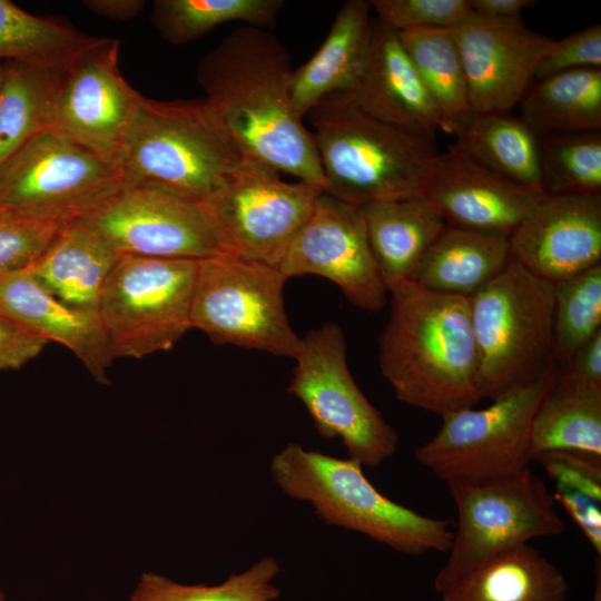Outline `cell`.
<instances>
[{"label":"cell","instance_id":"6da1fadb","mask_svg":"<svg viewBox=\"0 0 601 601\" xmlns=\"http://www.w3.org/2000/svg\"><path fill=\"white\" fill-rule=\"evenodd\" d=\"M285 46L263 28L242 26L205 55L196 78L245 156L325 190L312 131L292 96Z\"/></svg>","mask_w":601,"mask_h":601},{"label":"cell","instance_id":"7a4b0ae2","mask_svg":"<svg viewBox=\"0 0 601 601\" xmlns=\"http://www.w3.org/2000/svg\"><path fill=\"white\" fill-rule=\"evenodd\" d=\"M390 318L378 341L383 377L396 397L441 417L480 400L479 361L469 298L414 282L391 289Z\"/></svg>","mask_w":601,"mask_h":601},{"label":"cell","instance_id":"3957f363","mask_svg":"<svg viewBox=\"0 0 601 601\" xmlns=\"http://www.w3.org/2000/svg\"><path fill=\"white\" fill-rule=\"evenodd\" d=\"M244 158L205 98L142 97L115 168L120 187L154 188L204 204Z\"/></svg>","mask_w":601,"mask_h":601},{"label":"cell","instance_id":"277c9868","mask_svg":"<svg viewBox=\"0 0 601 601\" xmlns=\"http://www.w3.org/2000/svg\"><path fill=\"white\" fill-rule=\"evenodd\" d=\"M306 116L326 194L357 207L421 195L435 142L373 117L348 92L324 97Z\"/></svg>","mask_w":601,"mask_h":601},{"label":"cell","instance_id":"5b68a950","mask_svg":"<svg viewBox=\"0 0 601 601\" xmlns=\"http://www.w3.org/2000/svg\"><path fill=\"white\" fill-rule=\"evenodd\" d=\"M362 465L289 443L270 463L275 483L288 496L312 504L328 525L363 533L398 552H449L453 531L446 520L423 515L383 495Z\"/></svg>","mask_w":601,"mask_h":601},{"label":"cell","instance_id":"8992f818","mask_svg":"<svg viewBox=\"0 0 601 601\" xmlns=\"http://www.w3.org/2000/svg\"><path fill=\"white\" fill-rule=\"evenodd\" d=\"M469 304L481 400L493 401L556 372L553 283L512 258Z\"/></svg>","mask_w":601,"mask_h":601},{"label":"cell","instance_id":"52a82bcc","mask_svg":"<svg viewBox=\"0 0 601 601\" xmlns=\"http://www.w3.org/2000/svg\"><path fill=\"white\" fill-rule=\"evenodd\" d=\"M288 278L270 265L221 254L198 260L190 324L218 345L295 357L300 337L284 305Z\"/></svg>","mask_w":601,"mask_h":601},{"label":"cell","instance_id":"ba28073f","mask_svg":"<svg viewBox=\"0 0 601 601\" xmlns=\"http://www.w3.org/2000/svg\"><path fill=\"white\" fill-rule=\"evenodd\" d=\"M447 486L457 528L447 561L434 578L439 593L508 550L564 531L553 495L530 467L499 481Z\"/></svg>","mask_w":601,"mask_h":601},{"label":"cell","instance_id":"9c48e42d","mask_svg":"<svg viewBox=\"0 0 601 601\" xmlns=\"http://www.w3.org/2000/svg\"><path fill=\"white\" fill-rule=\"evenodd\" d=\"M197 266L191 259L119 256L98 306L112 359L167 351L191 328Z\"/></svg>","mask_w":601,"mask_h":601},{"label":"cell","instance_id":"30bf717a","mask_svg":"<svg viewBox=\"0 0 601 601\" xmlns=\"http://www.w3.org/2000/svg\"><path fill=\"white\" fill-rule=\"evenodd\" d=\"M553 375L509 392L487 407L442 416L437 433L415 451L417 462L446 483H487L529 467L531 424Z\"/></svg>","mask_w":601,"mask_h":601},{"label":"cell","instance_id":"8fae6325","mask_svg":"<svg viewBox=\"0 0 601 601\" xmlns=\"http://www.w3.org/2000/svg\"><path fill=\"white\" fill-rule=\"evenodd\" d=\"M294 358L287 392L304 404L321 436L341 437L348 459L361 465L376 466L395 453L397 433L352 377L338 325L311 329Z\"/></svg>","mask_w":601,"mask_h":601},{"label":"cell","instance_id":"7c38bea8","mask_svg":"<svg viewBox=\"0 0 601 601\" xmlns=\"http://www.w3.org/2000/svg\"><path fill=\"white\" fill-rule=\"evenodd\" d=\"M119 188L111 164L51 129L0 165V211L60 224L88 215Z\"/></svg>","mask_w":601,"mask_h":601},{"label":"cell","instance_id":"4fadbf2b","mask_svg":"<svg viewBox=\"0 0 601 601\" xmlns=\"http://www.w3.org/2000/svg\"><path fill=\"white\" fill-rule=\"evenodd\" d=\"M324 189L296 180L249 156L204 203L229 255L278 267Z\"/></svg>","mask_w":601,"mask_h":601},{"label":"cell","instance_id":"5bb4252c","mask_svg":"<svg viewBox=\"0 0 601 601\" xmlns=\"http://www.w3.org/2000/svg\"><path fill=\"white\" fill-rule=\"evenodd\" d=\"M118 255L200 260L228 254L204 204L146 187H120L78 219Z\"/></svg>","mask_w":601,"mask_h":601},{"label":"cell","instance_id":"9a60e30c","mask_svg":"<svg viewBox=\"0 0 601 601\" xmlns=\"http://www.w3.org/2000/svg\"><path fill=\"white\" fill-rule=\"evenodd\" d=\"M120 41L98 38L67 67L50 128L115 167L144 96L124 78Z\"/></svg>","mask_w":601,"mask_h":601},{"label":"cell","instance_id":"2e32d148","mask_svg":"<svg viewBox=\"0 0 601 601\" xmlns=\"http://www.w3.org/2000/svg\"><path fill=\"white\" fill-rule=\"evenodd\" d=\"M278 269L287 277L317 275L336 284L362 309L381 311L387 288L359 207L325 191L289 244Z\"/></svg>","mask_w":601,"mask_h":601},{"label":"cell","instance_id":"e0dca14e","mask_svg":"<svg viewBox=\"0 0 601 601\" xmlns=\"http://www.w3.org/2000/svg\"><path fill=\"white\" fill-rule=\"evenodd\" d=\"M452 32L473 114L508 112L520 102L552 41L521 18H489L472 10Z\"/></svg>","mask_w":601,"mask_h":601},{"label":"cell","instance_id":"ac0fdd59","mask_svg":"<svg viewBox=\"0 0 601 601\" xmlns=\"http://www.w3.org/2000/svg\"><path fill=\"white\" fill-rule=\"evenodd\" d=\"M544 196L495 175L453 146L432 158L420 195L447 225L506 236Z\"/></svg>","mask_w":601,"mask_h":601},{"label":"cell","instance_id":"d6986e66","mask_svg":"<svg viewBox=\"0 0 601 601\" xmlns=\"http://www.w3.org/2000/svg\"><path fill=\"white\" fill-rule=\"evenodd\" d=\"M511 257L556 283L601 264V195H545L509 236Z\"/></svg>","mask_w":601,"mask_h":601},{"label":"cell","instance_id":"ffe728a7","mask_svg":"<svg viewBox=\"0 0 601 601\" xmlns=\"http://www.w3.org/2000/svg\"><path fill=\"white\" fill-rule=\"evenodd\" d=\"M0 316L45 342L73 353L100 384L112 363L98 311L71 306L47 290L28 269L0 277Z\"/></svg>","mask_w":601,"mask_h":601},{"label":"cell","instance_id":"44dd1931","mask_svg":"<svg viewBox=\"0 0 601 601\" xmlns=\"http://www.w3.org/2000/svg\"><path fill=\"white\" fill-rule=\"evenodd\" d=\"M373 117L435 142L442 120L397 32L374 23L365 73L349 93Z\"/></svg>","mask_w":601,"mask_h":601},{"label":"cell","instance_id":"7402d4cb","mask_svg":"<svg viewBox=\"0 0 601 601\" xmlns=\"http://www.w3.org/2000/svg\"><path fill=\"white\" fill-rule=\"evenodd\" d=\"M370 9L368 1H346L317 51L293 70L292 96L302 118L324 97L358 88L373 36Z\"/></svg>","mask_w":601,"mask_h":601},{"label":"cell","instance_id":"603a6c76","mask_svg":"<svg viewBox=\"0 0 601 601\" xmlns=\"http://www.w3.org/2000/svg\"><path fill=\"white\" fill-rule=\"evenodd\" d=\"M368 242L387 292L413 282L445 220L420 196L359 207Z\"/></svg>","mask_w":601,"mask_h":601},{"label":"cell","instance_id":"cb8c5ba5","mask_svg":"<svg viewBox=\"0 0 601 601\" xmlns=\"http://www.w3.org/2000/svg\"><path fill=\"white\" fill-rule=\"evenodd\" d=\"M511 259L509 236L446 225L426 250L413 282L437 294L470 298Z\"/></svg>","mask_w":601,"mask_h":601},{"label":"cell","instance_id":"d4e9b609","mask_svg":"<svg viewBox=\"0 0 601 601\" xmlns=\"http://www.w3.org/2000/svg\"><path fill=\"white\" fill-rule=\"evenodd\" d=\"M119 256L75 220L61 227L27 269L60 300L98 311L101 292Z\"/></svg>","mask_w":601,"mask_h":601},{"label":"cell","instance_id":"484cf974","mask_svg":"<svg viewBox=\"0 0 601 601\" xmlns=\"http://www.w3.org/2000/svg\"><path fill=\"white\" fill-rule=\"evenodd\" d=\"M560 569L529 544L508 550L441 592V601H565Z\"/></svg>","mask_w":601,"mask_h":601},{"label":"cell","instance_id":"4316f807","mask_svg":"<svg viewBox=\"0 0 601 601\" xmlns=\"http://www.w3.org/2000/svg\"><path fill=\"white\" fill-rule=\"evenodd\" d=\"M533 459L552 450L601 456V385L555 372L531 424Z\"/></svg>","mask_w":601,"mask_h":601},{"label":"cell","instance_id":"83f0119b","mask_svg":"<svg viewBox=\"0 0 601 601\" xmlns=\"http://www.w3.org/2000/svg\"><path fill=\"white\" fill-rule=\"evenodd\" d=\"M70 62H3L0 165L35 135L50 128L55 101Z\"/></svg>","mask_w":601,"mask_h":601},{"label":"cell","instance_id":"f1b7e54d","mask_svg":"<svg viewBox=\"0 0 601 601\" xmlns=\"http://www.w3.org/2000/svg\"><path fill=\"white\" fill-rule=\"evenodd\" d=\"M520 102V119L536 137L598 131L601 68L568 70L540 79Z\"/></svg>","mask_w":601,"mask_h":601},{"label":"cell","instance_id":"f546056e","mask_svg":"<svg viewBox=\"0 0 601 601\" xmlns=\"http://www.w3.org/2000/svg\"><path fill=\"white\" fill-rule=\"evenodd\" d=\"M453 147L476 164L515 184L541 187L539 139L508 112L473 114Z\"/></svg>","mask_w":601,"mask_h":601},{"label":"cell","instance_id":"4dcf8cb0","mask_svg":"<svg viewBox=\"0 0 601 601\" xmlns=\"http://www.w3.org/2000/svg\"><path fill=\"white\" fill-rule=\"evenodd\" d=\"M397 35L440 115L443 132L456 135L473 111L452 29H415Z\"/></svg>","mask_w":601,"mask_h":601},{"label":"cell","instance_id":"1f68e13d","mask_svg":"<svg viewBox=\"0 0 601 601\" xmlns=\"http://www.w3.org/2000/svg\"><path fill=\"white\" fill-rule=\"evenodd\" d=\"M284 3L282 0H156L150 20L166 42L178 46L233 21L263 29L273 27Z\"/></svg>","mask_w":601,"mask_h":601},{"label":"cell","instance_id":"d6a6232c","mask_svg":"<svg viewBox=\"0 0 601 601\" xmlns=\"http://www.w3.org/2000/svg\"><path fill=\"white\" fill-rule=\"evenodd\" d=\"M98 38L58 20L32 14L9 0H0L1 62L68 63Z\"/></svg>","mask_w":601,"mask_h":601},{"label":"cell","instance_id":"836d02e7","mask_svg":"<svg viewBox=\"0 0 601 601\" xmlns=\"http://www.w3.org/2000/svg\"><path fill=\"white\" fill-rule=\"evenodd\" d=\"M545 195H601V132L538 137Z\"/></svg>","mask_w":601,"mask_h":601},{"label":"cell","instance_id":"e575fe53","mask_svg":"<svg viewBox=\"0 0 601 601\" xmlns=\"http://www.w3.org/2000/svg\"><path fill=\"white\" fill-rule=\"evenodd\" d=\"M279 570V564L273 556H264L249 569L231 574L216 585L181 584L154 572H144L129 600L273 601L280 593L273 584Z\"/></svg>","mask_w":601,"mask_h":601},{"label":"cell","instance_id":"d590c367","mask_svg":"<svg viewBox=\"0 0 601 601\" xmlns=\"http://www.w3.org/2000/svg\"><path fill=\"white\" fill-rule=\"evenodd\" d=\"M553 329L558 366L601 331V264L554 283Z\"/></svg>","mask_w":601,"mask_h":601},{"label":"cell","instance_id":"8d00e7d4","mask_svg":"<svg viewBox=\"0 0 601 601\" xmlns=\"http://www.w3.org/2000/svg\"><path fill=\"white\" fill-rule=\"evenodd\" d=\"M65 224L0 211V277L27 269Z\"/></svg>","mask_w":601,"mask_h":601},{"label":"cell","instance_id":"74e56055","mask_svg":"<svg viewBox=\"0 0 601 601\" xmlns=\"http://www.w3.org/2000/svg\"><path fill=\"white\" fill-rule=\"evenodd\" d=\"M378 23L395 32L452 29L471 10L469 0H372Z\"/></svg>","mask_w":601,"mask_h":601},{"label":"cell","instance_id":"f35d334b","mask_svg":"<svg viewBox=\"0 0 601 601\" xmlns=\"http://www.w3.org/2000/svg\"><path fill=\"white\" fill-rule=\"evenodd\" d=\"M534 460L543 466L556 487L575 491L601 503V456L552 450L538 454Z\"/></svg>","mask_w":601,"mask_h":601},{"label":"cell","instance_id":"ab89813d","mask_svg":"<svg viewBox=\"0 0 601 601\" xmlns=\"http://www.w3.org/2000/svg\"><path fill=\"white\" fill-rule=\"evenodd\" d=\"M583 68H601V24L595 23L560 40H552L535 68L534 78Z\"/></svg>","mask_w":601,"mask_h":601},{"label":"cell","instance_id":"60d3db41","mask_svg":"<svg viewBox=\"0 0 601 601\" xmlns=\"http://www.w3.org/2000/svg\"><path fill=\"white\" fill-rule=\"evenodd\" d=\"M46 344L0 316V372L21 368L37 357Z\"/></svg>","mask_w":601,"mask_h":601},{"label":"cell","instance_id":"b9f144b4","mask_svg":"<svg viewBox=\"0 0 601 601\" xmlns=\"http://www.w3.org/2000/svg\"><path fill=\"white\" fill-rule=\"evenodd\" d=\"M578 524L598 555L601 554V503L572 490L556 487L553 495Z\"/></svg>","mask_w":601,"mask_h":601},{"label":"cell","instance_id":"7bdbcfd3","mask_svg":"<svg viewBox=\"0 0 601 601\" xmlns=\"http://www.w3.org/2000/svg\"><path fill=\"white\" fill-rule=\"evenodd\" d=\"M556 371L579 381L601 385V331Z\"/></svg>","mask_w":601,"mask_h":601},{"label":"cell","instance_id":"ee69618b","mask_svg":"<svg viewBox=\"0 0 601 601\" xmlns=\"http://www.w3.org/2000/svg\"><path fill=\"white\" fill-rule=\"evenodd\" d=\"M83 6L92 13L112 20L128 21L144 10V0H86Z\"/></svg>","mask_w":601,"mask_h":601},{"label":"cell","instance_id":"f6af8a7d","mask_svg":"<svg viewBox=\"0 0 601 601\" xmlns=\"http://www.w3.org/2000/svg\"><path fill=\"white\" fill-rule=\"evenodd\" d=\"M473 12L500 19L520 18V14L526 8L536 4L533 0H469Z\"/></svg>","mask_w":601,"mask_h":601},{"label":"cell","instance_id":"bcb514c9","mask_svg":"<svg viewBox=\"0 0 601 601\" xmlns=\"http://www.w3.org/2000/svg\"><path fill=\"white\" fill-rule=\"evenodd\" d=\"M598 559V575L595 579V587H594V593L592 601H601V572H600V564Z\"/></svg>","mask_w":601,"mask_h":601},{"label":"cell","instance_id":"7dc6e473","mask_svg":"<svg viewBox=\"0 0 601 601\" xmlns=\"http://www.w3.org/2000/svg\"><path fill=\"white\" fill-rule=\"evenodd\" d=\"M0 601H7L6 595L1 588H0Z\"/></svg>","mask_w":601,"mask_h":601},{"label":"cell","instance_id":"c3c4849f","mask_svg":"<svg viewBox=\"0 0 601 601\" xmlns=\"http://www.w3.org/2000/svg\"><path fill=\"white\" fill-rule=\"evenodd\" d=\"M2 72H3V62L0 61V83L2 79Z\"/></svg>","mask_w":601,"mask_h":601}]
</instances>
